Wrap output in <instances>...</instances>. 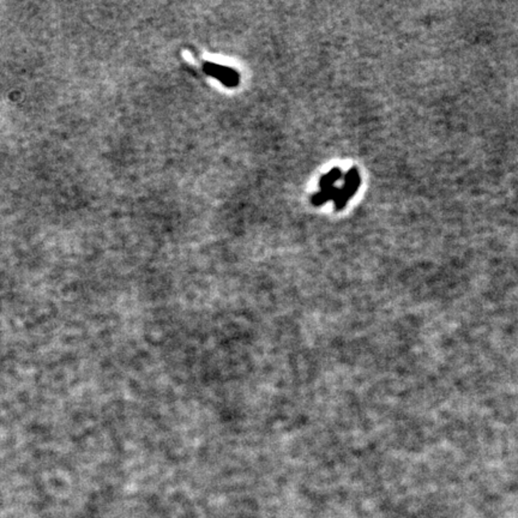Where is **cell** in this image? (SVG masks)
Segmentation results:
<instances>
[{
    "instance_id": "cell-2",
    "label": "cell",
    "mask_w": 518,
    "mask_h": 518,
    "mask_svg": "<svg viewBox=\"0 0 518 518\" xmlns=\"http://www.w3.org/2000/svg\"><path fill=\"white\" fill-rule=\"evenodd\" d=\"M204 73L210 76L213 78L218 79V82L230 89H234L240 83V75L234 68H228L225 65L215 64L210 61H205L203 66Z\"/></svg>"
},
{
    "instance_id": "cell-1",
    "label": "cell",
    "mask_w": 518,
    "mask_h": 518,
    "mask_svg": "<svg viewBox=\"0 0 518 518\" xmlns=\"http://www.w3.org/2000/svg\"><path fill=\"white\" fill-rule=\"evenodd\" d=\"M359 185H360V176L357 168H352L345 173V184L342 185V188H338L337 193L334 198L336 210H342L347 205L348 200L357 193Z\"/></svg>"
},
{
    "instance_id": "cell-3",
    "label": "cell",
    "mask_w": 518,
    "mask_h": 518,
    "mask_svg": "<svg viewBox=\"0 0 518 518\" xmlns=\"http://www.w3.org/2000/svg\"><path fill=\"white\" fill-rule=\"evenodd\" d=\"M337 191V186H334V188H325V190H320V191L315 192V195H312V205L313 207H320V205H323V204L329 202L330 199L334 200L335 195H336Z\"/></svg>"
},
{
    "instance_id": "cell-4",
    "label": "cell",
    "mask_w": 518,
    "mask_h": 518,
    "mask_svg": "<svg viewBox=\"0 0 518 518\" xmlns=\"http://www.w3.org/2000/svg\"><path fill=\"white\" fill-rule=\"evenodd\" d=\"M342 179V171L340 168H332L330 172L324 174L320 178V190H325V188H334L335 183H337Z\"/></svg>"
}]
</instances>
